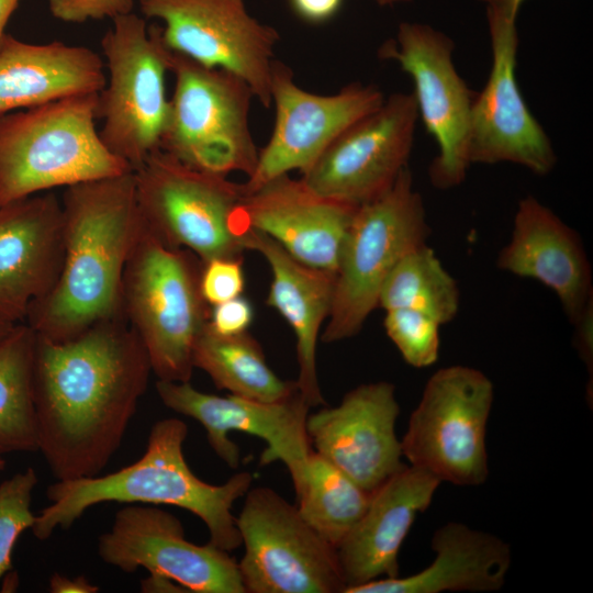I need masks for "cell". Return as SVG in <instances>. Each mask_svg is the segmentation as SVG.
<instances>
[{"instance_id":"cell-14","label":"cell","mask_w":593,"mask_h":593,"mask_svg":"<svg viewBox=\"0 0 593 593\" xmlns=\"http://www.w3.org/2000/svg\"><path fill=\"white\" fill-rule=\"evenodd\" d=\"M417 119L413 93L390 94L343 131L301 179L323 197L356 205L378 198L407 167Z\"/></svg>"},{"instance_id":"cell-41","label":"cell","mask_w":593,"mask_h":593,"mask_svg":"<svg viewBox=\"0 0 593 593\" xmlns=\"http://www.w3.org/2000/svg\"><path fill=\"white\" fill-rule=\"evenodd\" d=\"M486 3V7H494L503 10H507L517 14L519 7L524 0H480Z\"/></svg>"},{"instance_id":"cell-27","label":"cell","mask_w":593,"mask_h":593,"mask_svg":"<svg viewBox=\"0 0 593 593\" xmlns=\"http://www.w3.org/2000/svg\"><path fill=\"white\" fill-rule=\"evenodd\" d=\"M220 390L261 402H277L298 391L295 381L281 380L268 366L260 344L248 333L221 335L206 324L192 354Z\"/></svg>"},{"instance_id":"cell-24","label":"cell","mask_w":593,"mask_h":593,"mask_svg":"<svg viewBox=\"0 0 593 593\" xmlns=\"http://www.w3.org/2000/svg\"><path fill=\"white\" fill-rule=\"evenodd\" d=\"M237 236L244 249L259 253L271 270L267 304L280 313L294 333L299 392L311 407L325 404L317 377L316 346L331 312L335 272L296 260L276 240L254 228H244Z\"/></svg>"},{"instance_id":"cell-15","label":"cell","mask_w":593,"mask_h":593,"mask_svg":"<svg viewBox=\"0 0 593 593\" xmlns=\"http://www.w3.org/2000/svg\"><path fill=\"white\" fill-rule=\"evenodd\" d=\"M156 391L168 409L199 422L216 456L230 468L239 463V448L228 436L242 432L264 439L267 448L260 465L281 461L290 472L296 492L311 454L306 419L311 406L299 390L277 402H261L230 394L204 393L189 382L157 380Z\"/></svg>"},{"instance_id":"cell-31","label":"cell","mask_w":593,"mask_h":593,"mask_svg":"<svg viewBox=\"0 0 593 593\" xmlns=\"http://www.w3.org/2000/svg\"><path fill=\"white\" fill-rule=\"evenodd\" d=\"M440 324L433 317L407 309L385 311L383 327L406 363L426 368L437 361Z\"/></svg>"},{"instance_id":"cell-29","label":"cell","mask_w":593,"mask_h":593,"mask_svg":"<svg viewBox=\"0 0 593 593\" xmlns=\"http://www.w3.org/2000/svg\"><path fill=\"white\" fill-rule=\"evenodd\" d=\"M370 496V492L314 450L295 492L301 516L335 548L361 518Z\"/></svg>"},{"instance_id":"cell-17","label":"cell","mask_w":593,"mask_h":593,"mask_svg":"<svg viewBox=\"0 0 593 593\" xmlns=\"http://www.w3.org/2000/svg\"><path fill=\"white\" fill-rule=\"evenodd\" d=\"M97 549L107 564L126 573L144 568L187 592L245 593L238 564L228 551L187 540L182 523L156 506L118 511L111 529L98 537Z\"/></svg>"},{"instance_id":"cell-9","label":"cell","mask_w":593,"mask_h":593,"mask_svg":"<svg viewBox=\"0 0 593 593\" xmlns=\"http://www.w3.org/2000/svg\"><path fill=\"white\" fill-rule=\"evenodd\" d=\"M494 387L481 370L454 365L427 380L401 439L402 455L440 482L474 486L489 475L486 424Z\"/></svg>"},{"instance_id":"cell-35","label":"cell","mask_w":593,"mask_h":593,"mask_svg":"<svg viewBox=\"0 0 593 593\" xmlns=\"http://www.w3.org/2000/svg\"><path fill=\"white\" fill-rule=\"evenodd\" d=\"M254 320V306L239 295L211 306L209 327L221 335H237L247 332Z\"/></svg>"},{"instance_id":"cell-18","label":"cell","mask_w":593,"mask_h":593,"mask_svg":"<svg viewBox=\"0 0 593 593\" xmlns=\"http://www.w3.org/2000/svg\"><path fill=\"white\" fill-rule=\"evenodd\" d=\"M270 93L276 108L273 131L243 183L245 193L292 170L303 174L343 131L384 101L377 86L360 82L331 96L303 90L279 60L272 63Z\"/></svg>"},{"instance_id":"cell-7","label":"cell","mask_w":593,"mask_h":593,"mask_svg":"<svg viewBox=\"0 0 593 593\" xmlns=\"http://www.w3.org/2000/svg\"><path fill=\"white\" fill-rule=\"evenodd\" d=\"M168 68L175 90L160 149L201 172L250 177L259 152L248 124L254 97L248 83L169 49Z\"/></svg>"},{"instance_id":"cell-10","label":"cell","mask_w":593,"mask_h":593,"mask_svg":"<svg viewBox=\"0 0 593 593\" xmlns=\"http://www.w3.org/2000/svg\"><path fill=\"white\" fill-rule=\"evenodd\" d=\"M133 174L142 221L161 243L188 249L202 262L243 256L233 228L243 183L189 168L161 149Z\"/></svg>"},{"instance_id":"cell-11","label":"cell","mask_w":593,"mask_h":593,"mask_svg":"<svg viewBox=\"0 0 593 593\" xmlns=\"http://www.w3.org/2000/svg\"><path fill=\"white\" fill-rule=\"evenodd\" d=\"M236 517L245 593H344L336 548L267 486L250 488Z\"/></svg>"},{"instance_id":"cell-16","label":"cell","mask_w":593,"mask_h":593,"mask_svg":"<svg viewBox=\"0 0 593 593\" xmlns=\"http://www.w3.org/2000/svg\"><path fill=\"white\" fill-rule=\"evenodd\" d=\"M492 65L483 90L475 93L470 118L471 164L512 163L535 175L549 174L557 157L542 126L530 113L516 77L517 14L486 7Z\"/></svg>"},{"instance_id":"cell-19","label":"cell","mask_w":593,"mask_h":593,"mask_svg":"<svg viewBox=\"0 0 593 593\" xmlns=\"http://www.w3.org/2000/svg\"><path fill=\"white\" fill-rule=\"evenodd\" d=\"M399 413L393 383H365L338 405L309 414L306 433L315 452L371 493L404 466Z\"/></svg>"},{"instance_id":"cell-13","label":"cell","mask_w":593,"mask_h":593,"mask_svg":"<svg viewBox=\"0 0 593 593\" xmlns=\"http://www.w3.org/2000/svg\"><path fill=\"white\" fill-rule=\"evenodd\" d=\"M160 25L165 46L208 67L242 78L266 108L271 103L273 48L280 36L246 10L244 0H134Z\"/></svg>"},{"instance_id":"cell-26","label":"cell","mask_w":593,"mask_h":593,"mask_svg":"<svg viewBox=\"0 0 593 593\" xmlns=\"http://www.w3.org/2000/svg\"><path fill=\"white\" fill-rule=\"evenodd\" d=\"M433 562L405 578H383L345 593L494 592L503 588L512 564L511 546L500 537L449 522L434 533Z\"/></svg>"},{"instance_id":"cell-1","label":"cell","mask_w":593,"mask_h":593,"mask_svg":"<svg viewBox=\"0 0 593 593\" xmlns=\"http://www.w3.org/2000/svg\"><path fill=\"white\" fill-rule=\"evenodd\" d=\"M152 373L124 317L61 343L36 335L37 450L56 480L99 474L121 446Z\"/></svg>"},{"instance_id":"cell-2","label":"cell","mask_w":593,"mask_h":593,"mask_svg":"<svg viewBox=\"0 0 593 593\" xmlns=\"http://www.w3.org/2000/svg\"><path fill=\"white\" fill-rule=\"evenodd\" d=\"M60 201L63 268L53 290L30 306L24 321L55 343L123 317V273L143 228L133 170L66 187Z\"/></svg>"},{"instance_id":"cell-39","label":"cell","mask_w":593,"mask_h":593,"mask_svg":"<svg viewBox=\"0 0 593 593\" xmlns=\"http://www.w3.org/2000/svg\"><path fill=\"white\" fill-rule=\"evenodd\" d=\"M142 592H187L175 581L157 574H149L141 582Z\"/></svg>"},{"instance_id":"cell-3","label":"cell","mask_w":593,"mask_h":593,"mask_svg":"<svg viewBox=\"0 0 593 593\" xmlns=\"http://www.w3.org/2000/svg\"><path fill=\"white\" fill-rule=\"evenodd\" d=\"M188 426L176 417L157 421L145 452L135 462L109 474L57 480L47 486L51 504L35 517L38 540L68 529L91 506L105 502L174 505L191 512L206 526L209 542L233 551L242 545L233 504L250 489L253 475L239 472L223 484L199 479L188 466L183 443Z\"/></svg>"},{"instance_id":"cell-36","label":"cell","mask_w":593,"mask_h":593,"mask_svg":"<svg viewBox=\"0 0 593 593\" xmlns=\"http://www.w3.org/2000/svg\"><path fill=\"white\" fill-rule=\"evenodd\" d=\"M302 21L320 24L331 20L340 9L343 0H287Z\"/></svg>"},{"instance_id":"cell-34","label":"cell","mask_w":593,"mask_h":593,"mask_svg":"<svg viewBox=\"0 0 593 593\" xmlns=\"http://www.w3.org/2000/svg\"><path fill=\"white\" fill-rule=\"evenodd\" d=\"M134 0H47L51 14L66 23L115 19L133 12Z\"/></svg>"},{"instance_id":"cell-32","label":"cell","mask_w":593,"mask_h":593,"mask_svg":"<svg viewBox=\"0 0 593 593\" xmlns=\"http://www.w3.org/2000/svg\"><path fill=\"white\" fill-rule=\"evenodd\" d=\"M37 482L34 468L27 467L0 483V580L12 568L18 538L35 522L31 504Z\"/></svg>"},{"instance_id":"cell-21","label":"cell","mask_w":593,"mask_h":593,"mask_svg":"<svg viewBox=\"0 0 593 593\" xmlns=\"http://www.w3.org/2000/svg\"><path fill=\"white\" fill-rule=\"evenodd\" d=\"M61 201L34 194L0 206V320L25 321L55 287L64 262Z\"/></svg>"},{"instance_id":"cell-8","label":"cell","mask_w":593,"mask_h":593,"mask_svg":"<svg viewBox=\"0 0 593 593\" xmlns=\"http://www.w3.org/2000/svg\"><path fill=\"white\" fill-rule=\"evenodd\" d=\"M101 40L108 77L98 94L99 132L104 146L132 170L157 149L170 101L166 93L168 48L160 25L147 26L131 12L112 20Z\"/></svg>"},{"instance_id":"cell-28","label":"cell","mask_w":593,"mask_h":593,"mask_svg":"<svg viewBox=\"0 0 593 593\" xmlns=\"http://www.w3.org/2000/svg\"><path fill=\"white\" fill-rule=\"evenodd\" d=\"M35 332L18 323L0 339V454L37 451Z\"/></svg>"},{"instance_id":"cell-23","label":"cell","mask_w":593,"mask_h":593,"mask_svg":"<svg viewBox=\"0 0 593 593\" xmlns=\"http://www.w3.org/2000/svg\"><path fill=\"white\" fill-rule=\"evenodd\" d=\"M440 483L429 472L404 465L371 492L366 512L336 547L345 591L380 577H399L400 548Z\"/></svg>"},{"instance_id":"cell-22","label":"cell","mask_w":593,"mask_h":593,"mask_svg":"<svg viewBox=\"0 0 593 593\" xmlns=\"http://www.w3.org/2000/svg\"><path fill=\"white\" fill-rule=\"evenodd\" d=\"M496 265L555 292L572 324L592 302V270L579 234L532 195L519 200Z\"/></svg>"},{"instance_id":"cell-38","label":"cell","mask_w":593,"mask_h":593,"mask_svg":"<svg viewBox=\"0 0 593 593\" xmlns=\"http://www.w3.org/2000/svg\"><path fill=\"white\" fill-rule=\"evenodd\" d=\"M99 590L100 588L90 583L85 575L70 578L55 572L48 582L51 593H97Z\"/></svg>"},{"instance_id":"cell-44","label":"cell","mask_w":593,"mask_h":593,"mask_svg":"<svg viewBox=\"0 0 593 593\" xmlns=\"http://www.w3.org/2000/svg\"><path fill=\"white\" fill-rule=\"evenodd\" d=\"M5 468V460L0 454V471H2Z\"/></svg>"},{"instance_id":"cell-43","label":"cell","mask_w":593,"mask_h":593,"mask_svg":"<svg viewBox=\"0 0 593 593\" xmlns=\"http://www.w3.org/2000/svg\"><path fill=\"white\" fill-rule=\"evenodd\" d=\"M379 5H392L398 2L409 1V0H374Z\"/></svg>"},{"instance_id":"cell-4","label":"cell","mask_w":593,"mask_h":593,"mask_svg":"<svg viewBox=\"0 0 593 593\" xmlns=\"http://www.w3.org/2000/svg\"><path fill=\"white\" fill-rule=\"evenodd\" d=\"M98 94L0 115V206L132 170L104 146L96 128Z\"/></svg>"},{"instance_id":"cell-6","label":"cell","mask_w":593,"mask_h":593,"mask_svg":"<svg viewBox=\"0 0 593 593\" xmlns=\"http://www.w3.org/2000/svg\"><path fill=\"white\" fill-rule=\"evenodd\" d=\"M429 233L424 201L409 167L388 191L357 208L338 256L331 312L322 334L325 343L361 331L378 307L390 271L405 254L427 243Z\"/></svg>"},{"instance_id":"cell-25","label":"cell","mask_w":593,"mask_h":593,"mask_svg":"<svg viewBox=\"0 0 593 593\" xmlns=\"http://www.w3.org/2000/svg\"><path fill=\"white\" fill-rule=\"evenodd\" d=\"M104 60L86 46L63 42L32 44L5 34L0 45V113L60 99L99 93Z\"/></svg>"},{"instance_id":"cell-30","label":"cell","mask_w":593,"mask_h":593,"mask_svg":"<svg viewBox=\"0 0 593 593\" xmlns=\"http://www.w3.org/2000/svg\"><path fill=\"white\" fill-rule=\"evenodd\" d=\"M460 306V291L434 249L422 244L405 254L385 278L378 307L424 313L440 325L452 321Z\"/></svg>"},{"instance_id":"cell-5","label":"cell","mask_w":593,"mask_h":593,"mask_svg":"<svg viewBox=\"0 0 593 593\" xmlns=\"http://www.w3.org/2000/svg\"><path fill=\"white\" fill-rule=\"evenodd\" d=\"M202 266L192 251L165 245L143 223L123 273L122 313L158 380L192 377L193 347L211 311L200 287Z\"/></svg>"},{"instance_id":"cell-42","label":"cell","mask_w":593,"mask_h":593,"mask_svg":"<svg viewBox=\"0 0 593 593\" xmlns=\"http://www.w3.org/2000/svg\"><path fill=\"white\" fill-rule=\"evenodd\" d=\"M15 324L8 323L0 320V339L3 338L14 327Z\"/></svg>"},{"instance_id":"cell-33","label":"cell","mask_w":593,"mask_h":593,"mask_svg":"<svg viewBox=\"0 0 593 593\" xmlns=\"http://www.w3.org/2000/svg\"><path fill=\"white\" fill-rule=\"evenodd\" d=\"M243 260V256H238L203 262L200 287L210 306L243 294L245 290Z\"/></svg>"},{"instance_id":"cell-12","label":"cell","mask_w":593,"mask_h":593,"mask_svg":"<svg viewBox=\"0 0 593 593\" xmlns=\"http://www.w3.org/2000/svg\"><path fill=\"white\" fill-rule=\"evenodd\" d=\"M454 48V42L440 31L403 22L395 38L378 49L380 59L396 61L413 80L418 116L438 146L429 164V181L441 190L461 184L471 165L469 128L475 93L455 68Z\"/></svg>"},{"instance_id":"cell-37","label":"cell","mask_w":593,"mask_h":593,"mask_svg":"<svg viewBox=\"0 0 593 593\" xmlns=\"http://www.w3.org/2000/svg\"><path fill=\"white\" fill-rule=\"evenodd\" d=\"M575 332V343L581 359L592 373L593 360V306L592 302L585 307L580 318L573 324Z\"/></svg>"},{"instance_id":"cell-40","label":"cell","mask_w":593,"mask_h":593,"mask_svg":"<svg viewBox=\"0 0 593 593\" xmlns=\"http://www.w3.org/2000/svg\"><path fill=\"white\" fill-rule=\"evenodd\" d=\"M20 0H0V45L5 36V26Z\"/></svg>"},{"instance_id":"cell-20","label":"cell","mask_w":593,"mask_h":593,"mask_svg":"<svg viewBox=\"0 0 593 593\" xmlns=\"http://www.w3.org/2000/svg\"><path fill=\"white\" fill-rule=\"evenodd\" d=\"M359 205L323 197L301 178L282 175L245 193L235 212L237 233L254 228L296 260L335 272L345 234Z\"/></svg>"}]
</instances>
